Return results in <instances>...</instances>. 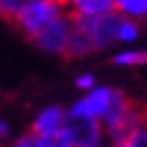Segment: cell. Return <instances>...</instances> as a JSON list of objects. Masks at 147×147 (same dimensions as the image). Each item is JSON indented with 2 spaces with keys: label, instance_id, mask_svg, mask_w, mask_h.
Masks as SVG:
<instances>
[{
  "label": "cell",
  "instance_id": "14",
  "mask_svg": "<svg viewBox=\"0 0 147 147\" xmlns=\"http://www.w3.org/2000/svg\"><path fill=\"white\" fill-rule=\"evenodd\" d=\"M38 147H74L69 143V139L61 132L57 135H49V137H38Z\"/></svg>",
  "mask_w": 147,
  "mask_h": 147
},
{
  "label": "cell",
  "instance_id": "5",
  "mask_svg": "<svg viewBox=\"0 0 147 147\" xmlns=\"http://www.w3.org/2000/svg\"><path fill=\"white\" fill-rule=\"evenodd\" d=\"M71 23H74L71 15L65 13V15L57 17L55 21H51L46 28H42L32 40H34V44L38 49H42L44 53H51V55H65V46H67Z\"/></svg>",
  "mask_w": 147,
  "mask_h": 147
},
{
  "label": "cell",
  "instance_id": "8",
  "mask_svg": "<svg viewBox=\"0 0 147 147\" xmlns=\"http://www.w3.org/2000/svg\"><path fill=\"white\" fill-rule=\"evenodd\" d=\"M63 4L71 17H99L116 11L113 0H63Z\"/></svg>",
  "mask_w": 147,
  "mask_h": 147
},
{
  "label": "cell",
  "instance_id": "17",
  "mask_svg": "<svg viewBox=\"0 0 147 147\" xmlns=\"http://www.w3.org/2000/svg\"><path fill=\"white\" fill-rule=\"evenodd\" d=\"M76 86L82 92H88L90 88H95V86H97V80H95L92 74H80V76L76 78Z\"/></svg>",
  "mask_w": 147,
  "mask_h": 147
},
{
  "label": "cell",
  "instance_id": "11",
  "mask_svg": "<svg viewBox=\"0 0 147 147\" xmlns=\"http://www.w3.org/2000/svg\"><path fill=\"white\" fill-rule=\"evenodd\" d=\"M116 13L128 19L147 17V0H113Z\"/></svg>",
  "mask_w": 147,
  "mask_h": 147
},
{
  "label": "cell",
  "instance_id": "12",
  "mask_svg": "<svg viewBox=\"0 0 147 147\" xmlns=\"http://www.w3.org/2000/svg\"><path fill=\"white\" fill-rule=\"evenodd\" d=\"M139 34H141V30H139V23L137 19H128V17H120L118 21V30H116V40L118 44H135L139 40Z\"/></svg>",
  "mask_w": 147,
  "mask_h": 147
},
{
  "label": "cell",
  "instance_id": "15",
  "mask_svg": "<svg viewBox=\"0 0 147 147\" xmlns=\"http://www.w3.org/2000/svg\"><path fill=\"white\" fill-rule=\"evenodd\" d=\"M11 147H38V137L32 130H28V132H23V135H19L15 141L11 143Z\"/></svg>",
  "mask_w": 147,
  "mask_h": 147
},
{
  "label": "cell",
  "instance_id": "9",
  "mask_svg": "<svg viewBox=\"0 0 147 147\" xmlns=\"http://www.w3.org/2000/svg\"><path fill=\"white\" fill-rule=\"evenodd\" d=\"M95 51L92 49V42L90 38L84 34V30L80 25L71 23V32H69V38H67V46H65V55L69 59H82L86 55Z\"/></svg>",
  "mask_w": 147,
  "mask_h": 147
},
{
  "label": "cell",
  "instance_id": "2",
  "mask_svg": "<svg viewBox=\"0 0 147 147\" xmlns=\"http://www.w3.org/2000/svg\"><path fill=\"white\" fill-rule=\"evenodd\" d=\"M65 13H67V9H65L63 2H55V0H32V2H28L17 13L13 21L32 40L42 28H46L51 21H55L57 17L65 15Z\"/></svg>",
  "mask_w": 147,
  "mask_h": 147
},
{
  "label": "cell",
  "instance_id": "21",
  "mask_svg": "<svg viewBox=\"0 0 147 147\" xmlns=\"http://www.w3.org/2000/svg\"><path fill=\"white\" fill-rule=\"evenodd\" d=\"M55 2H63V0H55Z\"/></svg>",
  "mask_w": 147,
  "mask_h": 147
},
{
  "label": "cell",
  "instance_id": "7",
  "mask_svg": "<svg viewBox=\"0 0 147 147\" xmlns=\"http://www.w3.org/2000/svg\"><path fill=\"white\" fill-rule=\"evenodd\" d=\"M63 124H65V109L61 105H46L36 113L30 130L36 137H49V135L61 132Z\"/></svg>",
  "mask_w": 147,
  "mask_h": 147
},
{
  "label": "cell",
  "instance_id": "16",
  "mask_svg": "<svg viewBox=\"0 0 147 147\" xmlns=\"http://www.w3.org/2000/svg\"><path fill=\"white\" fill-rule=\"evenodd\" d=\"M116 147H147V139L143 135V130H137L132 137H128L122 143H116Z\"/></svg>",
  "mask_w": 147,
  "mask_h": 147
},
{
  "label": "cell",
  "instance_id": "6",
  "mask_svg": "<svg viewBox=\"0 0 147 147\" xmlns=\"http://www.w3.org/2000/svg\"><path fill=\"white\" fill-rule=\"evenodd\" d=\"M113 97H116V88H111V86H99L97 84L95 88H90L88 92H84L80 99H76L67 109L84 113V116H90V118H97L99 122H101V118L109 109Z\"/></svg>",
  "mask_w": 147,
  "mask_h": 147
},
{
  "label": "cell",
  "instance_id": "4",
  "mask_svg": "<svg viewBox=\"0 0 147 147\" xmlns=\"http://www.w3.org/2000/svg\"><path fill=\"white\" fill-rule=\"evenodd\" d=\"M120 17L116 11L107 13V15H99V17H71L74 23L80 25L84 30V34L90 38L92 49L95 51H107L113 44H118L116 40V30Z\"/></svg>",
  "mask_w": 147,
  "mask_h": 147
},
{
  "label": "cell",
  "instance_id": "22",
  "mask_svg": "<svg viewBox=\"0 0 147 147\" xmlns=\"http://www.w3.org/2000/svg\"><path fill=\"white\" fill-rule=\"evenodd\" d=\"M0 147H2V145H0Z\"/></svg>",
  "mask_w": 147,
  "mask_h": 147
},
{
  "label": "cell",
  "instance_id": "18",
  "mask_svg": "<svg viewBox=\"0 0 147 147\" xmlns=\"http://www.w3.org/2000/svg\"><path fill=\"white\" fill-rule=\"evenodd\" d=\"M13 135V126L9 120H4V118H0V141H6V139H11Z\"/></svg>",
  "mask_w": 147,
  "mask_h": 147
},
{
  "label": "cell",
  "instance_id": "1",
  "mask_svg": "<svg viewBox=\"0 0 147 147\" xmlns=\"http://www.w3.org/2000/svg\"><path fill=\"white\" fill-rule=\"evenodd\" d=\"M145 118V109L128 101L120 90H116V97L109 105L107 113L101 118L103 135L107 143H122L128 137H132L137 130H141Z\"/></svg>",
  "mask_w": 147,
  "mask_h": 147
},
{
  "label": "cell",
  "instance_id": "13",
  "mask_svg": "<svg viewBox=\"0 0 147 147\" xmlns=\"http://www.w3.org/2000/svg\"><path fill=\"white\" fill-rule=\"evenodd\" d=\"M32 0H0V15L6 19H15V15Z\"/></svg>",
  "mask_w": 147,
  "mask_h": 147
},
{
  "label": "cell",
  "instance_id": "10",
  "mask_svg": "<svg viewBox=\"0 0 147 147\" xmlns=\"http://www.w3.org/2000/svg\"><path fill=\"white\" fill-rule=\"evenodd\" d=\"M118 67H143L147 65V51L145 49H122L111 57Z\"/></svg>",
  "mask_w": 147,
  "mask_h": 147
},
{
  "label": "cell",
  "instance_id": "3",
  "mask_svg": "<svg viewBox=\"0 0 147 147\" xmlns=\"http://www.w3.org/2000/svg\"><path fill=\"white\" fill-rule=\"evenodd\" d=\"M63 135L69 139L74 147H101L105 143L103 126L97 118L65 109Z\"/></svg>",
  "mask_w": 147,
  "mask_h": 147
},
{
  "label": "cell",
  "instance_id": "19",
  "mask_svg": "<svg viewBox=\"0 0 147 147\" xmlns=\"http://www.w3.org/2000/svg\"><path fill=\"white\" fill-rule=\"evenodd\" d=\"M141 130H143V135L147 139V109H145V118H143V126H141Z\"/></svg>",
  "mask_w": 147,
  "mask_h": 147
},
{
  "label": "cell",
  "instance_id": "20",
  "mask_svg": "<svg viewBox=\"0 0 147 147\" xmlns=\"http://www.w3.org/2000/svg\"><path fill=\"white\" fill-rule=\"evenodd\" d=\"M101 147H116V145H113V143H103Z\"/></svg>",
  "mask_w": 147,
  "mask_h": 147
}]
</instances>
